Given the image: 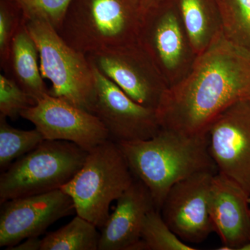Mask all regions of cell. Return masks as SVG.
Wrapping results in <instances>:
<instances>
[{
	"label": "cell",
	"mask_w": 250,
	"mask_h": 250,
	"mask_svg": "<svg viewBox=\"0 0 250 250\" xmlns=\"http://www.w3.org/2000/svg\"><path fill=\"white\" fill-rule=\"evenodd\" d=\"M239 250H250V241L245 243V244L240 248Z\"/></svg>",
	"instance_id": "obj_27"
},
{
	"label": "cell",
	"mask_w": 250,
	"mask_h": 250,
	"mask_svg": "<svg viewBox=\"0 0 250 250\" xmlns=\"http://www.w3.org/2000/svg\"><path fill=\"white\" fill-rule=\"evenodd\" d=\"M93 67L95 94L91 113L104 125L109 140L117 143L134 142L157 134L161 126L156 109L136 103Z\"/></svg>",
	"instance_id": "obj_9"
},
{
	"label": "cell",
	"mask_w": 250,
	"mask_h": 250,
	"mask_svg": "<svg viewBox=\"0 0 250 250\" xmlns=\"http://www.w3.org/2000/svg\"><path fill=\"white\" fill-rule=\"evenodd\" d=\"M42 239L39 237H31L24 240L16 246L11 247L9 250H41Z\"/></svg>",
	"instance_id": "obj_25"
},
{
	"label": "cell",
	"mask_w": 250,
	"mask_h": 250,
	"mask_svg": "<svg viewBox=\"0 0 250 250\" xmlns=\"http://www.w3.org/2000/svg\"><path fill=\"white\" fill-rule=\"evenodd\" d=\"M164 0H141V8L145 14L148 10L152 9Z\"/></svg>",
	"instance_id": "obj_26"
},
{
	"label": "cell",
	"mask_w": 250,
	"mask_h": 250,
	"mask_svg": "<svg viewBox=\"0 0 250 250\" xmlns=\"http://www.w3.org/2000/svg\"><path fill=\"white\" fill-rule=\"evenodd\" d=\"M90 63L136 103L157 109L168 88L139 41L86 54Z\"/></svg>",
	"instance_id": "obj_8"
},
{
	"label": "cell",
	"mask_w": 250,
	"mask_h": 250,
	"mask_svg": "<svg viewBox=\"0 0 250 250\" xmlns=\"http://www.w3.org/2000/svg\"><path fill=\"white\" fill-rule=\"evenodd\" d=\"M214 173L199 172L174 184L161 213L169 228L185 243L205 241L214 228L209 214V196Z\"/></svg>",
	"instance_id": "obj_13"
},
{
	"label": "cell",
	"mask_w": 250,
	"mask_h": 250,
	"mask_svg": "<svg viewBox=\"0 0 250 250\" xmlns=\"http://www.w3.org/2000/svg\"><path fill=\"white\" fill-rule=\"evenodd\" d=\"M118 145L134 177L148 188L160 211L174 184L199 172H218L208 149V134L190 135L161 128L151 139Z\"/></svg>",
	"instance_id": "obj_2"
},
{
	"label": "cell",
	"mask_w": 250,
	"mask_h": 250,
	"mask_svg": "<svg viewBox=\"0 0 250 250\" xmlns=\"http://www.w3.org/2000/svg\"><path fill=\"white\" fill-rule=\"evenodd\" d=\"M91 222L77 215L65 226L47 233L41 250H98L100 235Z\"/></svg>",
	"instance_id": "obj_18"
},
{
	"label": "cell",
	"mask_w": 250,
	"mask_h": 250,
	"mask_svg": "<svg viewBox=\"0 0 250 250\" xmlns=\"http://www.w3.org/2000/svg\"><path fill=\"white\" fill-rule=\"evenodd\" d=\"M0 115V167L8 168L13 161L35 149L45 140L37 129L21 130L13 127Z\"/></svg>",
	"instance_id": "obj_20"
},
{
	"label": "cell",
	"mask_w": 250,
	"mask_h": 250,
	"mask_svg": "<svg viewBox=\"0 0 250 250\" xmlns=\"http://www.w3.org/2000/svg\"><path fill=\"white\" fill-rule=\"evenodd\" d=\"M217 2L225 39L250 52V0H217Z\"/></svg>",
	"instance_id": "obj_19"
},
{
	"label": "cell",
	"mask_w": 250,
	"mask_h": 250,
	"mask_svg": "<svg viewBox=\"0 0 250 250\" xmlns=\"http://www.w3.org/2000/svg\"><path fill=\"white\" fill-rule=\"evenodd\" d=\"M74 211L73 200L62 189L5 201L0 210V247L9 250L27 238L39 237Z\"/></svg>",
	"instance_id": "obj_12"
},
{
	"label": "cell",
	"mask_w": 250,
	"mask_h": 250,
	"mask_svg": "<svg viewBox=\"0 0 250 250\" xmlns=\"http://www.w3.org/2000/svg\"><path fill=\"white\" fill-rule=\"evenodd\" d=\"M24 21L19 8L10 0H0V63L3 69L9 59L15 34Z\"/></svg>",
	"instance_id": "obj_24"
},
{
	"label": "cell",
	"mask_w": 250,
	"mask_h": 250,
	"mask_svg": "<svg viewBox=\"0 0 250 250\" xmlns=\"http://www.w3.org/2000/svg\"><path fill=\"white\" fill-rule=\"evenodd\" d=\"M25 22L39 52L42 77L52 83L49 95L91 113L95 77L86 55L67 45L47 21L33 19Z\"/></svg>",
	"instance_id": "obj_6"
},
{
	"label": "cell",
	"mask_w": 250,
	"mask_h": 250,
	"mask_svg": "<svg viewBox=\"0 0 250 250\" xmlns=\"http://www.w3.org/2000/svg\"><path fill=\"white\" fill-rule=\"evenodd\" d=\"M197 55L222 34L217 0H172Z\"/></svg>",
	"instance_id": "obj_17"
},
{
	"label": "cell",
	"mask_w": 250,
	"mask_h": 250,
	"mask_svg": "<svg viewBox=\"0 0 250 250\" xmlns=\"http://www.w3.org/2000/svg\"><path fill=\"white\" fill-rule=\"evenodd\" d=\"M250 99V52L222 33L197 56L188 75L167 88L156 111L161 128L207 134L222 112Z\"/></svg>",
	"instance_id": "obj_1"
},
{
	"label": "cell",
	"mask_w": 250,
	"mask_h": 250,
	"mask_svg": "<svg viewBox=\"0 0 250 250\" xmlns=\"http://www.w3.org/2000/svg\"><path fill=\"white\" fill-rule=\"evenodd\" d=\"M141 240L146 250H195L171 230L160 210L153 208L143 222Z\"/></svg>",
	"instance_id": "obj_21"
},
{
	"label": "cell",
	"mask_w": 250,
	"mask_h": 250,
	"mask_svg": "<svg viewBox=\"0 0 250 250\" xmlns=\"http://www.w3.org/2000/svg\"><path fill=\"white\" fill-rule=\"evenodd\" d=\"M156 208L152 194L139 179L117 200L114 211L102 228L98 250H131L141 239L148 212Z\"/></svg>",
	"instance_id": "obj_15"
},
{
	"label": "cell",
	"mask_w": 250,
	"mask_h": 250,
	"mask_svg": "<svg viewBox=\"0 0 250 250\" xmlns=\"http://www.w3.org/2000/svg\"><path fill=\"white\" fill-rule=\"evenodd\" d=\"M21 116L33 123L45 140L69 141L88 152L109 140L107 130L95 115L49 93Z\"/></svg>",
	"instance_id": "obj_11"
},
{
	"label": "cell",
	"mask_w": 250,
	"mask_h": 250,
	"mask_svg": "<svg viewBox=\"0 0 250 250\" xmlns=\"http://www.w3.org/2000/svg\"><path fill=\"white\" fill-rule=\"evenodd\" d=\"M88 151L66 141L44 140L0 177V203L61 189L82 168Z\"/></svg>",
	"instance_id": "obj_5"
},
{
	"label": "cell",
	"mask_w": 250,
	"mask_h": 250,
	"mask_svg": "<svg viewBox=\"0 0 250 250\" xmlns=\"http://www.w3.org/2000/svg\"><path fill=\"white\" fill-rule=\"evenodd\" d=\"M209 153L218 172L250 196V99L222 112L208 131Z\"/></svg>",
	"instance_id": "obj_10"
},
{
	"label": "cell",
	"mask_w": 250,
	"mask_h": 250,
	"mask_svg": "<svg viewBox=\"0 0 250 250\" xmlns=\"http://www.w3.org/2000/svg\"><path fill=\"white\" fill-rule=\"evenodd\" d=\"M39 54L24 19L11 43L4 70L36 103L49 93L39 62Z\"/></svg>",
	"instance_id": "obj_16"
},
{
	"label": "cell",
	"mask_w": 250,
	"mask_h": 250,
	"mask_svg": "<svg viewBox=\"0 0 250 250\" xmlns=\"http://www.w3.org/2000/svg\"><path fill=\"white\" fill-rule=\"evenodd\" d=\"M143 16L141 0H72L57 31L86 55L139 41Z\"/></svg>",
	"instance_id": "obj_3"
},
{
	"label": "cell",
	"mask_w": 250,
	"mask_h": 250,
	"mask_svg": "<svg viewBox=\"0 0 250 250\" xmlns=\"http://www.w3.org/2000/svg\"><path fill=\"white\" fill-rule=\"evenodd\" d=\"M36 104L29 94L7 75H0V115L11 119Z\"/></svg>",
	"instance_id": "obj_23"
},
{
	"label": "cell",
	"mask_w": 250,
	"mask_h": 250,
	"mask_svg": "<svg viewBox=\"0 0 250 250\" xmlns=\"http://www.w3.org/2000/svg\"><path fill=\"white\" fill-rule=\"evenodd\" d=\"M135 179L118 143L107 140L88 153L82 168L62 188L75 205L77 215L102 228L110 205Z\"/></svg>",
	"instance_id": "obj_4"
},
{
	"label": "cell",
	"mask_w": 250,
	"mask_h": 250,
	"mask_svg": "<svg viewBox=\"0 0 250 250\" xmlns=\"http://www.w3.org/2000/svg\"><path fill=\"white\" fill-rule=\"evenodd\" d=\"M19 8L25 21L41 19L50 23L56 30L62 24L72 0H10Z\"/></svg>",
	"instance_id": "obj_22"
},
{
	"label": "cell",
	"mask_w": 250,
	"mask_h": 250,
	"mask_svg": "<svg viewBox=\"0 0 250 250\" xmlns=\"http://www.w3.org/2000/svg\"><path fill=\"white\" fill-rule=\"evenodd\" d=\"M139 41L168 88L188 75L198 56L172 0H164L143 14Z\"/></svg>",
	"instance_id": "obj_7"
},
{
	"label": "cell",
	"mask_w": 250,
	"mask_h": 250,
	"mask_svg": "<svg viewBox=\"0 0 250 250\" xmlns=\"http://www.w3.org/2000/svg\"><path fill=\"white\" fill-rule=\"evenodd\" d=\"M209 214L223 246L239 250L250 241V196L234 181L220 172L212 179Z\"/></svg>",
	"instance_id": "obj_14"
}]
</instances>
